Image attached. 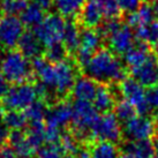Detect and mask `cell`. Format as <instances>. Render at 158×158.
I'll list each match as a JSON object with an SVG mask.
<instances>
[{
    "instance_id": "22",
    "label": "cell",
    "mask_w": 158,
    "mask_h": 158,
    "mask_svg": "<svg viewBox=\"0 0 158 158\" xmlns=\"http://www.w3.org/2000/svg\"><path fill=\"white\" fill-rule=\"evenodd\" d=\"M87 0H53V6L62 18H74L79 15Z\"/></svg>"
},
{
    "instance_id": "21",
    "label": "cell",
    "mask_w": 158,
    "mask_h": 158,
    "mask_svg": "<svg viewBox=\"0 0 158 158\" xmlns=\"http://www.w3.org/2000/svg\"><path fill=\"white\" fill-rule=\"evenodd\" d=\"M44 18L45 9L35 2L27 5L24 10L21 13V21L24 26L29 27V28H36L38 24L42 23Z\"/></svg>"
},
{
    "instance_id": "24",
    "label": "cell",
    "mask_w": 158,
    "mask_h": 158,
    "mask_svg": "<svg viewBox=\"0 0 158 158\" xmlns=\"http://www.w3.org/2000/svg\"><path fill=\"white\" fill-rule=\"evenodd\" d=\"M80 35H81V30L74 22L72 21L66 22L64 36H62V45L70 54H74L77 51L80 44Z\"/></svg>"
},
{
    "instance_id": "13",
    "label": "cell",
    "mask_w": 158,
    "mask_h": 158,
    "mask_svg": "<svg viewBox=\"0 0 158 158\" xmlns=\"http://www.w3.org/2000/svg\"><path fill=\"white\" fill-rule=\"evenodd\" d=\"M73 106L67 101H59L48 109L46 113V127L61 131L72 121Z\"/></svg>"
},
{
    "instance_id": "40",
    "label": "cell",
    "mask_w": 158,
    "mask_h": 158,
    "mask_svg": "<svg viewBox=\"0 0 158 158\" xmlns=\"http://www.w3.org/2000/svg\"><path fill=\"white\" fill-rule=\"evenodd\" d=\"M120 158H143V157H141V156H139L137 154L133 152L131 150L123 149V152L120 155Z\"/></svg>"
},
{
    "instance_id": "36",
    "label": "cell",
    "mask_w": 158,
    "mask_h": 158,
    "mask_svg": "<svg viewBox=\"0 0 158 158\" xmlns=\"http://www.w3.org/2000/svg\"><path fill=\"white\" fill-rule=\"evenodd\" d=\"M145 101L149 111H158V83L148 87V90L145 91Z\"/></svg>"
},
{
    "instance_id": "8",
    "label": "cell",
    "mask_w": 158,
    "mask_h": 158,
    "mask_svg": "<svg viewBox=\"0 0 158 158\" xmlns=\"http://www.w3.org/2000/svg\"><path fill=\"white\" fill-rule=\"evenodd\" d=\"M21 19L16 15H5L0 18V48L13 50L24 32Z\"/></svg>"
},
{
    "instance_id": "49",
    "label": "cell",
    "mask_w": 158,
    "mask_h": 158,
    "mask_svg": "<svg viewBox=\"0 0 158 158\" xmlns=\"http://www.w3.org/2000/svg\"><path fill=\"white\" fill-rule=\"evenodd\" d=\"M1 1H2V0H1Z\"/></svg>"
},
{
    "instance_id": "39",
    "label": "cell",
    "mask_w": 158,
    "mask_h": 158,
    "mask_svg": "<svg viewBox=\"0 0 158 158\" xmlns=\"http://www.w3.org/2000/svg\"><path fill=\"white\" fill-rule=\"evenodd\" d=\"M7 89H8V87H7V81L4 79L2 75H0V98L4 97V95L7 91Z\"/></svg>"
},
{
    "instance_id": "20",
    "label": "cell",
    "mask_w": 158,
    "mask_h": 158,
    "mask_svg": "<svg viewBox=\"0 0 158 158\" xmlns=\"http://www.w3.org/2000/svg\"><path fill=\"white\" fill-rule=\"evenodd\" d=\"M8 145L15 151V154L21 157L29 158L35 152L29 141L27 139L26 133L22 131H12L8 136Z\"/></svg>"
},
{
    "instance_id": "35",
    "label": "cell",
    "mask_w": 158,
    "mask_h": 158,
    "mask_svg": "<svg viewBox=\"0 0 158 158\" xmlns=\"http://www.w3.org/2000/svg\"><path fill=\"white\" fill-rule=\"evenodd\" d=\"M59 143H46L38 150V158H64Z\"/></svg>"
},
{
    "instance_id": "48",
    "label": "cell",
    "mask_w": 158,
    "mask_h": 158,
    "mask_svg": "<svg viewBox=\"0 0 158 158\" xmlns=\"http://www.w3.org/2000/svg\"><path fill=\"white\" fill-rule=\"evenodd\" d=\"M157 61H158V56H157Z\"/></svg>"
},
{
    "instance_id": "41",
    "label": "cell",
    "mask_w": 158,
    "mask_h": 158,
    "mask_svg": "<svg viewBox=\"0 0 158 158\" xmlns=\"http://www.w3.org/2000/svg\"><path fill=\"white\" fill-rule=\"evenodd\" d=\"M35 4L42 6L44 9H48L51 7V5L53 4V0H32Z\"/></svg>"
},
{
    "instance_id": "25",
    "label": "cell",
    "mask_w": 158,
    "mask_h": 158,
    "mask_svg": "<svg viewBox=\"0 0 158 158\" xmlns=\"http://www.w3.org/2000/svg\"><path fill=\"white\" fill-rule=\"evenodd\" d=\"M150 54L149 48L142 43L140 45H134L126 54H125V64L129 69L140 66L142 62H144Z\"/></svg>"
},
{
    "instance_id": "27",
    "label": "cell",
    "mask_w": 158,
    "mask_h": 158,
    "mask_svg": "<svg viewBox=\"0 0 158 158\" xmlns=\"http://www.w3.org/2000/svg\"><path fill=\"white\" fill-rule=\"evenodd\" d=\"M2 123L10 131H22L27 126L26 114L18 110H7L2 115Z\"/></svg>"
},
{
    "instance_id": "12",
    "label": "cell",
    "mask_w": 158,
    "mask_h": 158,
    "mask_svg": "<svg viewBox=\"0 0 158 158\" xmlns=\"http://www.w3.org/2000/svg\"><path fill=\"white\" fill-rule=\"evenodd\" d=\"M111 51L118 56H125L135 44V32L128 24L120 23L105 37Z\"/></svg>"
},
{
    "instance_id": "43",
    "label": "cell",
    "mask_w": 158,
    "mask_h": 158,
    "mask_svg": "<svg viewBox=\"0 0 158 158\" xmlns=\"http://www.w3.org/2000/svg\"><path fill=\"white\" fill-rule=\"evenodd\" d=\"M152 147H154V158H158V136L155 139Z\"/></svg>"
},
{
    "instance_id": "42",
    "label": "cell",
    "mask_w": 158,
    "mask_h": 158,
    "mask_svg": "<svg viewBox=\"0 0 158 158\" xmlns=\"http://www.w3.org/2000/svg\"><path fill=\"white\" fill-rule=\"evenodd\" d=\"M79 158H92V157H91L90 151L83 149V150H80L79 151Z\"/></svg>"
},
{
    "instance_id": "32",
    "label": "cell",
    "mask_w": 158,
    "mask_h": 158,
    "mask_svg": "<svg viewBox=\"0 0 158 158\" xmlns=\"http://www.w3.org/2000/svg\"><path fill=\"white\" fill-rule=\"evenodd\" d=\"M102 8L104 19L106 20H114L119 19L121 15V8L119 7L115 0H98Z\"/></svg>"
},
{
    "instance_id": "31",
    "label": "cell",
    "mask_w": 158,
    "mask_h": 158,
    "mask_svg": "<svg viewBox=\"0 0 158 158\" xmlns=\"http://www.w3.org/2000/svg\"><path fill=\"white\" fill-rule=\"evenodd\" d=\"M59 145L62 149L64 154L73 155L74 152H79V140L73 133H62L59 140Z\"/></svg>"
},
{
    "instance_id": "26",
    "label": "cell",
    "mask_w": 158,
    "mask_h": 158,
    "mask_svg": "<svg viewBox=\"0 0 158 158\" xmlns=\"http://www.w3.org/2000/svg\"><path fill=\"white\" fill-rule=\"evenodd\" d=\"M135 37L141 43L158 48V20L135 29Z\"/></svg>"
},
{
    "instance_id": "11",
    "label": "cell",
    "mask_w": 158,
    "mask_h": 158,
    "mask_svg": "<svg viewBox=\"0 0 158 158\" xmlns=\"http://www.w3.org/2000/svg\"><path fill=\"white\" fill-rule=\"evenodd\" d=\"M157 125L149 117H134L125 123L123 128V135L129 141H147L155 135Z\"/></svg>"
},
{
    "instance_id": "4",
    "label": "cell",
    "mask_w": 158,
    "mask_h": 158,
    "mask_svg": "<svg viewBox=\"0 0 158 158\" xmlns=\"http://www.w3.org/2000/svg\"><path fill=\"white\" fill-rule=\"evenodd\" d=\"M38 98L40 97L37 84L27 81L22 83L13 84L10 88L7 89L1 101L2 106L7 110L23 111L36 101H38Z\"/></svg>"
},
{
    "instance_id": "38",
    "label": "cell",
    "mask_w": 158,
    "mask_h": 158,
    "mask_svg": "<svg viewBox=\"0 0 158 158\" xmlns=\"http://www.w3.org/2000/svg\"><path fill=\"white\" fill-rule=\"evenodd\" d=\"M8 136H9V129L4 123H0V148L7 144L8 142Z\"/></svg>"
},
{
    "instance_id": "33",
    "label": "cell",
    "mask_w": 158,
    "mask_h": 158,
    "mask_svg": "<svg viewBox=\"0 0 158 158\" xmlns=\"http://www.w3.org/2000/svg\"><path fill=\"white\" fill-rule=\"evenodd\" d=\"M27 5V0H2L0 9L6 15H18L24 10Z\"/></svg>"
},
{
    "instance_id": "45",
    "label": "cell",
    "mask_w": 158,
    "mask_h": 158,
    "mask_svg": "<svg viewBox=\"0 0 158 158\" xmlns=\"http://www.w3.org/2000/svg\"><path fill=\"white\" fill-rule=\"evenodd\" d=\"M64 158H76V157H74L73 155H68V156H66V157H64Z\"/></svg>"
},
{
    "instance_id": "6",
    "label": "cell",
    "mask_w": 158,
    "mask_h": 158,
    "mask_svg": "<svg viewBox=\"0 0 158 158\" xmlns=\"http://www.w3.org/2000/svg\"><path fill=\"white\" fill-rule=\"evenodd\" d=\"M66 22L59 14H50L45 16L40 24L35 28V35L43 46L48 48L62 43V36Z\"/></svg>"
},
{
    "instance_id": "3",
    "label": "cell",
    "mask_w": 158,
    "mask_h": 158,
    "mask_svg": "<svg viewBox=\"0 0 158 158\" xmlns=\"http://www.w3.org/2000/svg\"><path fill=\"white\" fill-rule=\"evenodd\" d=\"M1 75L12 84L27 82L32 74V67L28 58L20 51L9 50L1 62Z\"/></svg>"
},
{
    "instance_id": "34",
    "label": "cell",
    "mask_w": 158,
    "mask_h": 158,
    "mask_svg": "<svg viewBox=\"0 0 158 158\" xmlns=\"http://www.w3.org/2000/svg\"><path fill=\"white\" fill-rule=\"evenodd\" d=\"M67 53L68 52H67V50L65 48V46L62 45V43H59V44H54L52 46L46 48L45 58L50 62H59L65 60Z\"/></svg>"
},
{
    "instance_id": "28",
    "label": "cell",
    "mask_w": 158,
    "mask_h": 158,
    "mask_svg": "<svg viewBox=\"0 0 158 158\" xmlns=\"http://www.w3.org/2000/svg\"><path fill=\"white\" fill-rule=\"evenodd\" d=\"M90 154L92 158H120L121 155L115 143L102 141L92 145Z\"/></svg>"
},
{
    "instance_id": "10",
    "label": "cell",
    "mask_w": 158,
    "mask_h": 158,
    "mask_svg": "<svg viewBox=\"0 0 158 158\" xmlns=\"http://www.w3.org/2000/svg\"><path fill=\"white\" fill-rule=\"evenodd\" d=\"M102 38L99 30H96L95 28H85L81 30L80 35V44L76 51V60L79 66L83 68L87 62L90 60V58L99 50L102 44Z\"/></svg>"
},
{
    "instance_id": "47",
    "label": "cell",
    "mask_w": 158,
    "mask_h": 158,
    "mask_svg": "<svg viewBox=\"0 0 158 158\" xmlns=\"http://www.w3.org/2000/svg\"><path fill=\"white\" fill-rule=\"evenodd\" d=\"M1 13H2V12H1V9H0V18H1Z\"/></svg>"
},
{
    "instance_id": "44",
    "label": "cell",
    "mask_w": 158,
    "mask_h": 158,
    "mask_svg": "<svg viewBox=\"0 0 158 158\" xmlns=\"http://www.w3.org/2000/svg\"><path fill=\"white\" fill-rule=\"evenodd\" d=\"M2 115H4V106L0 105V120H2Z\"/></svg>"
},
{
    "instance_id": "29",
    "label": "cell",
    "mask_w": 158,
    "mask_h": 158,
    "mask_svg": "<svg viewBox=\"0 0 158 158\" xmlns=\"http://www.w3.org/2000/svg\"><path fill=\"white\" fill-rule=\"evenodd\" d=\"M48 105L44 103L43 99L36 101L34 104H31L28 109H26V114L28 123H36V121H43L46 118L48 113Z\"/></svg>"
},
{
    "instance_id": "2",
    "label": "cell",
    "mask_w": 158,
    "mask_h": 158,
    "mask_svg": "<svg viewBox=\"0 0 158 158\" xmlns=\"http://www.w3.org/2000/svg\"><path fill=\"white\" fill-rule=\"evenodd\" d=\"M85 75L101 83H117L125 79L126 68L115 53L110 50H98L83 67Z\"/></svg>"
},
{
    "instance_id": "17",
    "label": "cell",
    "mask_w": 158,
    "mask_h": 158,
    "mask_svg": "<svg viewBox=\"0 0 158 158\" xmlns=\"http://www.w3.org/2000/svg\"><path fill=\"white\" fill-rule=\"evenodd\" d=\"M155 16H156V13L152 8V5L143 4L134 12H131L128 14L126 18V22L132 29L135 30L140 27L151 23L155 20Z\"/></svg>"
},
{
    "instance_id": "1",
    "label": "cell",
    "mask_w": 158,
    "mask_h": 158,
    "mask_svg": "<svg viewBox=\"0 0 158 158\" xmlns=\"http://www.w3.org/2000/svg\"><path fill=\"white\" fill-rule=\"evenodd\" d=\"M31 67L40 80V83L48 92L60 97L70 92L77 79L76 66L66 59L59 62H50L46 58L38 56L32 59Z\"/></svg>"
},
{
    "instance_id": "30",
    "label": "cell",
    "mask_w": 158,
    "mask_h": 158,
    "mask_svg": "<svg viewBox=\"0 0 158 158\" xmlns=\"http://www.w3.org/2000/svg\"><path fill=\"white\" fill-rule=\"evenodd\" d=\"M114 114L120 123H126L135 117L136 110L129 102H127L126 99H121L117 102L114 105Z\"/></svg>"
},
{
    "instance_id": "18",
    "label": "cell",
    "mask_w": 158,
    "mask_h": 158,
    "mask_svg": "<svg viewBox=\"0 0 158 158\" xmlns=\"http://www.w3.org/2000/svg\"><path fill=\"white\" fill-rule=\"evenodd\" d=\"M94 106L97 111L107 113L115 105V96L112 89L106 83H102L97 87V91L94 98Z\"/></svg>"
},
{
    "instance_id": "46",
    "label": "cell",
    "mask_w": 158,
    "mask_h": 158,
    "mask_svg": "<svg viewBox=\"0 0 158 158\" xmlns=\"http://www.w3.org/2000/svg\"><path fill=\"white\" fill-rule=\"evenodd\" d=\"M15 158H26V157H21V156H16Z\"/></svg>"
},
{
    "instance_id": "7",
    "label": "cell",
    "mask_w": 158,
    "mask_h": 158,
    "mask_svg": "<svg viewBox=\"0 0 158 158\" xmlns=\"http://www.w3.org/2000/svg\"><path fill=\"white\" fill-rule=\"evenodd\" d=\"M123 133L120 121L114 113L107 112L98 117L90 133V139L102 142L117 143L121 140Z\"/></svg>"
},
{
    "instance_id": "37",
    "label": "cell",
    "mask_w": 158,
    "mask_h": 158,
    "mask_svg": "<svg viewBox=\"0 0 158 158\" xmlns=\"http://www.w3.org/2000/svg\"><path fill=\"white\" fill-rule=\"evenodd\" d=\"M121 10L125 12H134L142 5V0H115Z\"/></svg>"
},
{
    "instance_id": "19",
    "label": "cell",
    "mask_w": 158,
    "mask_h": 158,
    "mask_svg": "<svg viewBox=\"0 0 158 158\" xmlns=\"http://www.w3.org/2000/svg\"><path fill=\"white\" fill-rule=\"evenodd\" d=\"M19 51L23 53L27 58H36L40 56L43 45L32 31H24L19 40Z\"/></svg>"
},
{
    "instance_id": "16",
    "label": "cell",
    "mask_w": 158,
    "mask_h": 158,
    "mask_svg": "<svg viewBox=\"0 0 158 158\" xmlns=\"http://www.w3.org/2000/svg\"><path fill=\"white\" fill-rule=\"evenodd\" d=\"M97 87L98 85L96 84V81L85 75L76 79L70 92L72 96L75 98V101L92 102L96 95Z\"/></svg>"
},
{
    "instance_id": "23",
    "label": "cell",
    "mask_w": 158,
    "mask_h": 158,
    "mask_svg": "<svg viewBox=\"0 0 158 158\" xmlns=\"http://www.w3.org/2000/svg\"><path fill=\"white\" fill-rule=\"evenodd\" d=\"M27 139L29 141L32 149L40 150L46 142V135H45V125L43 121H36V123H29L28 129L26 132Z\"/></svg>"
},
{
    "instance_id": "9",
    "label": "cell",
    "mask_w": 158,
    "mask_h": 158,
    "mask_svg": "<svg viewBox=\"0 0 158 158\" xmlns=\"http://www.w3.org/2000/svg\"><path fill=\"white\" fill-rule=\"evenodd\" d=\"M119 91L121 92L123 99L129 102L135 107L136 112H139V114L145 115L148 112H150L149 107L147 105V101H145L144 88L135 79L125 77L123 81H120Z\"/></svg>"
},
{
    "instance_id": "14",
    "label": "cell",
    "mask_w": 158,
    "mask_h": 158,
    "mask_svg": "<svg viewBox=\"0 0 158 158\" xmlns=\"http://www.w3.org/2000/svg\"><path fill=\"white\" fill-rule=\"evenodd\" d=\"M129 70L133 79L140 82L143 87H151L158 83V61L157 57L152 53L140 66Z\"/></svg>"
},
{
    "instance_id": "5",
    "label": "cell",
    "mask_w": 158,
    "mask_h": 158,
    "mask_svg": "<svg viewBox=\"0 0 158 158\" xmlns=\"http://www.w3.org/2000/svg\"><path fill=\"white\" fill-rule=\"evenodd\" d=\"M98 117L99 115L97 113L96 107L90 102H75L73 105V115L70 123L73 128V134L76 136L77 140L90 139L91 128Z\"/></svg>"
},
{
    "instance_id": "15",
    "label": "cell",
    "mask_w": 158,
    "mask_h": 158,
    "mask_svg": "<svg viewBox=\"0 0 158 158\" xmlns=\"http://www.w3.org/2000/svg\"><path fill=\"white\" fill-rule=\"evenodd\" d=\"M79 15L80 21L85 28H96L104 19L98 0H87Z\"/></svg>"
}]
</instances>
